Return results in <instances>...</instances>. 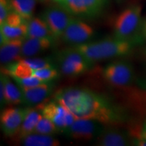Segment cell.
Returning <instances> with one entry per match:
<instances>
[{
    "label": "cell",
    "mask_w": 146,
    "mask_h": 146,
    "mask_svg": "<svg viewBox=\"0 0 146 146\" xmlns=\"http://www.w3.org/2000/svg\"><path fill=\"white\" fill-rule=\"evenodd\" d=\"M53 98L76 118L97 120L105 125H117L127 120V113L120 106L85 87H65L55 92Z\"/></svg>",
    "instance_id": "obj_1"
},
{
    "label": "cell",
    "mask_w": 146,
    "mask_h": 146,
    "mask_svg": "<svg viewBox=\"0 0 146 146\" xmlns=\"http://www.w3.org/2000/svg\"><path fill=\"white\" fill-rule=\"evenodd\" d=\"M137 42L130 40H123L115 38L105 39L98 41L73 46L92 63L121 57L132 52Z\"/></svg>",
    "instance_id": "obj_2"
},
{
    "label": "cell",
    "mask_w": 146,
    "mask_h": 146,
    "mask_svg": "<svg viewBox=\"0 0 146 146\" xmlns=\"http://www.w3.org/2000/svg\"><path fill=\"white\" fill-rule=\"evenodd\" d=\"M141 12L142 7L139 4L131 5L122 11L115 20L113 36L137 43L141 41L142 36L137 35L139 32L141 34Z\"/></svg>",
    "instance_id": "obj_3"
},
{
    "label": "cell",
    "mask_w": 146,
    "mask_h": 146,
    "mask_svg": "<svg viewBox=\"0 0 146 146\" xmlns=\"http://www.w3.org/2000/svg\"><path fill=\"white\" fill-rule=\"evenodd\" d=\"M54 57L61 74L68 77L83 74L94 65L73 46L58 51Z\"/></svg>",
    "instance_id": "obj_4"
},
{
    "label": "cell",
    "mask_w": 146,
    "mask_h": 146,
    "mask_svg": "<svg viewBox=\"0 0 146 146\" xmlns=\"http://www.w3.org/2000/svg\"><path fill=\"white\" fill-rule=\"evenodd\" d=\"M104 80L112 86L125 87L131 85L135 81L134 68L127 60H116L108 64L102 71Z\"/></svg>",
    "instance_id": "obj_5"
},
{
    "label": "cell",
    "mask_w": 146,
    "mask_h": 146,
    "mask_svg": "<svg viewBox=\"0 0 146 146\" xmlns=\"http://www.w3.org/2000/svg\"><path fill=\"white\" fill-rule=\"evenodd\" d=\"M107 0H60L56 2L73 17L95 18L101 15Z\"/></svg>",
    "instance_id": "obj_6"
},
{
    "label": "cell",
    "mask_w": 146,
    "mask_h": 146,
    "mask_svg": "<svg viewBox=\"0 0 146 146\" xmlns=\"http://www.w3.org/2000/svg\"><path fill=\"white\" fill-rule=\"evenodd\" d=\"M35 107L43 116L52 120L61 133H63L76 119L66 108L54 98L50 101L42 102Z\"/></svg>",
    "instance_id": "obj_7"
},
{
    "label": "cell",
    "mask_w": 146,
    "mask_h": 146,
    "mask_svg": "<svg viewBox=\"0 0 146 146\" xmlns=\"http://www.w3.org/2000/svg\"><path fill=\"white\" fill-rule=\"evenodd\" d=\"M105 125L97 120L78 118L62 134L67 137L78 141H90L101 134Z\"/></svg>",
    "instance_id": "obj_8"
},
{
    "label": "cell",
    "mask_w": 146,
    "mask_h": 146,
    "mask_svg": "<svg viewBox=\"0 0 146 146\" xmlns=\"http://www.w3.org/2000/svg\"><path fill=\"white\" fill-rule=\"evenodd\" d=\"M95 30L81 18L72 17L61 39L66 44L76 46L91 41L95 36Z\"/></svg>",
    "instance_id": "obj_9"
},
{
    "label": "cell",
    "mask_w": 146,
    "mask_h": 146,
    "mask_svg": "<svg viewBox=\"0 0 146 146\" xmlns=\"http://www.w3.org/2000/svg\"><path fill=\"white\" fill-rule=\"evenodd\" d=\"M50 29L56 41L61 39L73 16L59 5L50 6L42 12L40 15Z\"/></svg>",
    "instance_id": "obj_10"
},
{
    "label": "cell",
    "mask_w": 146,
    "mask_h": 146,
    "mask_svg": "<svg viewBox=\"0 0 146 146\" xmlns=\"http://www.w3.org/2000/svg\"><path fill=\"white\" fill-rule=\"evenodd\" d=\"M29 107H10L3 110L0 116L1 129L8 137L16 136L28 112Z\"/></svg>",
    "instance_id": "obj_11"
},
{
    "label": "cell",
    "mask_w": 146,
    "mask_h": 146,
    "mask_svg": "<svg viewBox=\"0 0 146 146\" xmlns=\"http://www.w3.org/2000/svg\"><path fill=\"white\" fill-rule=\"evenodd\" d=\"M105 125L101 134L96 139V145L99 146H127L132 145V137L129 131Z\"/></svg>",
    "instance_id": "obj_12"
},
{
    "label": "cell",
    "mask_w": 146,
    "mask_h": 146,
    "mask_svg": "<svg viewBox=\"0 0 146 146\" xmlns=\"http://www.w3.org/2000/svg\"><path fill=\"white\" fill-rule=\"evenodd\" d=\"M19 87L23 93L24 104L27 107H34L45 102L54 93L56 83L50 81L33 87Z\"/></svg>",
    "instance_id": "obj_13"
},
{
    "label": "cell",
    "mask_w": 146,
    "mask_h": 146,
    "mask_svg": "<svg viewBox=\"0 0 146 146\" xmlns=\"http://www.w3.org/2000/svg\"><path fill=\"white\" fill-rule=\"evenodd\" d=\"M54 39L51 38L27 37L24 39L21 58H31L45 52L54 45Z\"/></svg>",
    "instance_id": "obj_14"
},
{
    "label": "cell",
    "mask_w": 146,
    "mask_h": 146,
    "mask_svg": "<svg viewBox=\"0 0 146 146\" xmlns=\"http://www.w3.org/2000/svg\"><path fill=\"white\" fill-rule=\"evenodd\" d=\"M24 39L9 41L1 45L0 62L3 66L21 59V54Z\"/></svg>",
    "instance_id": "obj_15"
},
{
    "label": "cell",
    "mask_w": 146,
    "mask_h": 146,
    "mask_svg": "<svg viewBox=\"0 0 146 146\" xmlns=\"http://www.w3.org/2000/svg\"><path fill=\"white\" fill-rule=\"evenodd\" d=\"M27 37L51 38L54 39L50 29L40 16L31 18L27 22Z\"/></svg>",
    "instance_id": "obj_16"
},
{
    "label": "cell",
    "mask_w": 146,
    "mask_h": 146,
    "mask_svg": "<svg viewBox=\"0 0 146 146\" xmlns=\"http://www.w3.org/2000/svg\"><path fill=\"white\" fill-rule=\"evenodd\" d=\"M5 85V98L7 105H19L23 104V93L18 84H14L10 79V76L1 73Z\"/></svg>",
    "instance_id": "obj_17"
},
{
    "label": "cell",
    "mask_w": 146,
    "mask_h": 146,
    "mask_svg": "<svg viewBox=\"0 0 146 146\" xmlns=\"http://www.w3.org/2000/svg\"><path fill=\"white\" fill-rule=\"evenodd\" d=\"M1 72L11 78H23L33 76V69L22 60H19L3 66L1 68Z\"/></svg>",
    "instance_id": "obj_18"
},
{
    "label": "cell",
    "mask_w": 146,
    "mask_h": 146,
    "mask_svg": "<svg viewBox=\"0 0 146 146\" xmlns=\"http://www.w3.org/2000/svg\"><path fill=\"white\" fill-rule=\"evenodd\" d=\"M22 145L25 146H59L60 143L54 135L33 133L20 139Z\"/></svg>",
    "instance_id": "obj_19"
},
{
    "label": "cell",
    "mask_w": 146,
    "mask_h": 146,
    "mask_svg": "<svg viewBox=\"0 0 146 146\" xmlns=\"http://www.w3.org/2000/svg\"><path fill=\"white\" fill-rule=\"evenodd\" d=\"M42 116L43 115L36 107H29L28 112H27L25 120L22 124L19 132L16 135L18 138L20 139L33 133L36 124L38 123Z\"/></svg>",
    "instance_id": "obj_20"
},
{
    "label": "cell",
    "mask_w": 146,
    "mask_h": 146,
    "mask_svg": "<svg viewBox=\"0 0 146 146\" xmlns=\"http://www.w3.org/2000/svg\"><path fill=\"white\" fill-rule=\"evenodd\" d=\"M37 0H10L12 10L20 14L27 22L33 17Z\"/></svg>",
    "instance_id": "obj_21"
},
{
    "label": "cell",
    "mask_w": 146,
    "mask_h": 146,
    "mask_svg": "<svg viewBox=\"0 0 146 146\" xmlns=\"http://www.w3.org/2000/svg\"><path fill=\"white\" fill-rule=\"evenodd\" d=\"M27 23L16 27L9 26L3 23L0 25V35L3 36L6 42L14 39H24L27 37Z\"/></svg>",
    "instance_id": "obj_22"
},
{
    "label": "cell",
    "mask_w": 146,
    "mask_h": 146,
    "mask_svg": "<svg viewBox=\"0 0 146 146\" xmlns=\"http://www.w3.org/2000/svg\"><path fill=\"white\" fill-rule=\"evenodd\" d=\"M24 62L28 64L33 70L41 69L47 67H58L55 61L54 57H31L21 59Z\"/></svg>",
    "instance_id": "obj_23"
},
{
    "label": "cell",
    "mask_w": 146,
    "mask_h": 146,
    "mask_svg": "<svg viewBox=\"0 0 146 146\" xmlns=\"http://www.w3.org/2000/svg\"><path fill=\"white\" fill-rule=\"evenodd\" d=\"M33 133L54 135L60 132L57 127L55 125L52 120L43 116L36 124Z\"/></svg>",
    "instance_id": "obj_24"
},
{
    "label": "cell",
    "mask_w": 146,
    "mask_h": 146,
    "mask_svg": "<svg viewBox=\"0 0 146 146\" xmlns=\"http://www.w3.org/2000/svg\"><path fill=\"white\" fill-rule=\"evenodd\" d=\"M60 71L58 67H47L33 70V76L46 81H54L60 77Z\"/></svg>",
    "instance_id": "obj_25"
},
{
    "label": "cell",
    "mask_w": 146,
    "mask_h": 146,
    "mask_svg": "<svg viewBox=\"0 0 146 146\" xmlns=\"http://www.w3.org/2000/svg\"><path fill=\"white\" fill-rule=\"evenodd\" d=\"M16 83H17L19 86L24 87H33L38 86V85H41V84L48 83L50 81H43V80L40 79V78L36 77L35 76H29V77L18 78H12Z\"/></svg>",
    "instance_id": "obj_26"
},
{
    "label": "cell",
    "mask_w": 146,
    "mask_h": 146,
    "mask_svg": "<svg viewBox=\"0 0 146 146\" xmlns=\"http://www.w3.org/2000/svg\"><path fill=\"white\" fill-rule=\"evenodd\" d=\"M26 23H27V22L20 14L16 13L14 11H12V12L9 14V15L7 16L6 19L5 20V21L2 24L4 23L5 25H9V26L16 27L19 26V25H21Z\"/></svg>",
    "instance_id": "obj_27"
},
{
    "label": "cell",
    "mask_w": 146,
    "mask_h": 146,
    "mask_svg": "<svg viewBox=\"0 0 146 146\" xmlns=\"http://www.w3.org/2000/svg\"><path fill=\"white\" fill-rule=\"evenodd\" d=\"M12 11L10 0H0V25L5 21L7 16Z\"/></svg>",
    "instance_id": "obj_28"
},
{
    "label": "cell",
    "mask_w": 146,
    "mask_h": 146,
    "mask_svg": "<svg viewBox=\"0 0 146 146\" xmlns=\"http://www.w3.org/2000/svg\"><path fill=\"white\" fill-rule=\"evenodd\" d=\"M129 133H130L131 137L141 135L146 139V118L144 119L140 127L139 128V129H137L135 130H131V131H129Z\"/></svg>",
    "instance_id": "obj_29"
},
{
    "label": "cell",
    "mask_w": 146,
    "mask_h": 146,
    "mask_svg": "<svg viewBox=\"0 0 146 146\" xmlns=\"http://www.w3.org/2000/svg\"><path fill=\"white\" fill-rule=\"evenodd\" d=\"M0 105H1V108L7 105L4 82L1 76H0Z\"/></svg>",
    "instance_id": "obj_30"
},
{
    "label": "cell",
    "mask_w": 146,
    "mask_h": 146,
    "mask_svg": "<svg viewBox=\"0 0 146 146\" xmlns=\"http://www.w3.org/2000/svg\"><path fill=\"white\" fill-rule=\"evenodd\" d=\"M137 85L138 87L141 89L142 91L144 93L146 99V78H140L136 81Z\"/></svg>",
    "instance_id": "obj_31"
},
{
    "label": "cell",
    "mask_w": 146,
    "mask_h": 146,
    "mask_svg": "<svg viewBox=\"0 0 146 146\" xmlns=\"http://www.w3.org/2000/svg\"><path fill=\"white\" fill-rule=\"evenodd\" d=\"M141 35L142 38L146 40V19L145 21H142L141 27Z\"/></svg>",
    "instance_id": "obj_32"
},
{
    "label": "cell",
    "mask_w": 146,
    "mask_h": 146,
    "mask_svg": "<svg viewBox=\"0 0 146 146\" xmlns=\"http://www.w3.org/2000/svg\"><path fill=\"white\" fill-rule=\"evenodd\" d=\"M38 1L42 3H47L50 2V1H52V0H38Z\"/></svg>",
    "instance_id": "obj_33"
},
{
    "label": "cell",
    "mask_w": 146,
    "mask_h": 146,
    "mask_svg": "<svg viewBox=\"0 0 146 146\" xmlns=\"http://www.w3.org/2000/svg\"><path fill=\"white\" fill-rule=\"evenodd\" d=\"M115 1H116L118 3H121L123 2L124 0H115Z\"/></svg>",
    "instance_id": "obj_34"
},
{
    "label": "cell",
    "mask_w": 146,
    "mask_h": 146,
    "mask_svg": "<svg viewBox=\"0 0 146 146\" xmlns=\"http://www.w3.org/2000/svg\"><path fill=\"white\" fill-rule=\"evenodd\" d=\"M52 1H54V2H58V1H60V0H52Z\"/></svg>",
    "instance_id": "obj_35"
}]
</instances>
